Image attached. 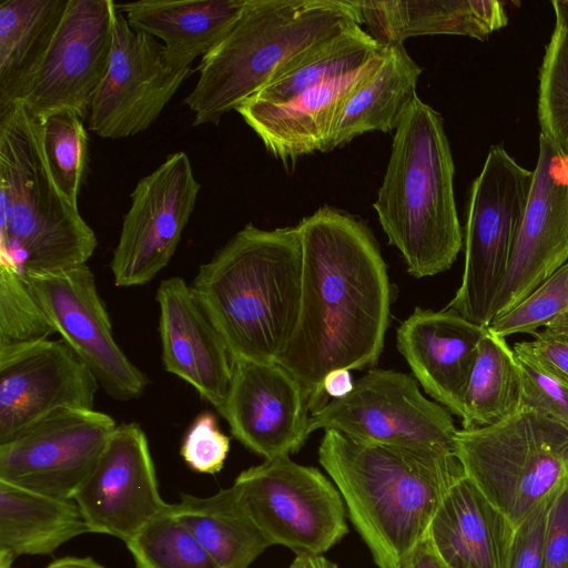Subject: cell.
<instances>
[{
    "instance_id": "1",
    "label": "cell",
    "mask_w": 568,
    "mask_h": 568,
    "mask_svg": "<svg viewBox=\"0 0 568 568\" xmlns=\"http://www.w3.org/2000/svg\"><path fill=\"white\" fill-rule=\"evenodd\" d=\"M296 226L303 253L301 312L278 363L302 385L312 415L328 403L323 381L329 372L378 361L390 284L377 242L361 220L324 205Z\"/></svg>"
},
{
    "instance_id": "2",
    "label": "cell",
    "mask_w": 568,
    "mask_h": 568,
    "mask_svg": "<svg viewBox=\"0 0 568 568\" xmlns=\"http://www.w3.org/2000/svg\"><path fill=\"white\" fill-rule=\"evenodd\" d=\"M318 462L378 568H405L466 473L453 452L367 443L327 429Z\"/></svg>"
},
{
    "instance_id": "3",
    "label": "cell",
    "mask_w": 568,
    "mask_h": 568,
    "mask_svg": "<svg viewBox=\"0 0 568 568\" xmlns=\"http://www.w3.org/2000/svg\"><path fill=\"white\" fill-rule=\"evenodd\" d=\"M302 273L296 225L247 223L200 265L190 287L233 361L278 363L300 320Z\"/></svg>"
},
{
    "instance_id": "4",
    "label": "cell",
    "mask_w": 568,
    "mask_h": 568,
    "mask_svg": "<svg viewBox=\"0 0 568 568\" xmlns=\"http://www.w3.org/2000/svg\"><path fill=\"white\" fill-rule=\"evenodd\" d=\"M454 174L443 118L416 95L395 130L373 204L388 243L416 278L447 271L462 250Z\"/></svg>"
},
{
    "instance_id": "5",
    "label": "cell",
    "mask_w": 568,
    "mask_h": 568,
    "mask_svg": "<svg viewBox=\"0 0 568 568\" xmlns=\"http://www.w3.org/2000/svg\"><path fill=\"white\" fill-rule=\"evenodd\" d=\"M359 24L354 0H246L230 31L201 58L184 99L193 125L217 124L313 45Z\"/></svg>"
},
{
    "instance_id": "6",
    "label": "cell",
    "mask_w": 568,
    "mask_h": 568,
    "mask_svg": "<svg viewBox=\"0 0 568 568\" xmlns=\"http://www.w3.org/2000/svg\"><path fill=\"white\" fill-rule=\"evenodd\" d=\"M93 230L58 189L39 119L21 101L0 109V263L22 273L87 264Z\"/></svg>"
},
{
    "instance_id": "7",
    "label": "cell",
    "mask_w": 568,
    "mask_h": 568,
    "mask_svg": "<svg viewBox=\"0 0 568 568\" xmlns=\"http://www.w3.org/2000/svg\"><path fill=\"white\" fill-rule=\"evenodd\" d=\"M385 48L353 24L306 50L235 111L284 163L325 152L342 105L381 63Z\"/></svg>"
},
{
    "instance_id": "8",
    "label": "cell",
    "mask_w": 568,
    "mask_h": 568,
    "mask_svg": "<svg viewBox=\"0 0 568 568\" xmlns=\"http://www.w3.org/2000/svg\"><path fill=\"white\" fill-rule=\"evenodd\" d=\"M455 454L515 527L568 485V426L525 404L493 425L458 429Z\"/></svg>"
},
{
    "instance_id": "9",
    "label": "cell",
    "mask_w": 568,
    "mask_h": 568,
    "mask_svg": "<svg viewBox=\"0 0 568 568\" xmlns=\"http://www.w3.org/2000/svg\"><path fill=\"white\" fill-rule=\"evenodd\" d=\"M534 182L503 144L491 145L473 181L464 231L465 264L460 286L446 308L489 326L507 274L515 239Z\"/></svg>"
},
{
    "instance_id": "10",
    "label": "cell",
    "mask_w": 568,
    "mask_h": 568,
    "mask_svg": "<svg viewBox=\"0 0 568 568\" xmlns=\"http://www.w3.org/2000/svg\"><path fill=\"white\" fill-rule=\"evenodd\" d=\"M232 486L271 546L323 555L348 532L347 510L335 484L288 455L243 470Z\"/></svg>"
},
{
    "instance_id": "11",
    "label": "cell",
    "mask_w": 568,
    "mask_h": 568,
    "mask_svg": "<svg viewBox=\"0 0 568 568\" xmlns=\"http://www.w3.org/2000/svg\"><path fill=\"white\" fill-rule=\"evenodd\" d=\"M332 429L383 445L455 453L457 428L450 412L426 398L416 378L392 369H371L339 399L308 419V434Z\"/></svg>"
},
{
    "instance_id": "12",
    "label": "cell",
    "mask_w": 568,
    "mask_h": 568,
    "mask_svg": "<svg viewBox=\"0 0 568 568\" xmlns=\"http://www.w3.org/2000/svg\"><path fill=\"white\" fill-rule=\"evenodd\" d=\"M23 275L54 333L84 363L103 390L122 402L140 397L150 379L116 343L89 265Z\"/></svg>"
},
{
    "instance_id": "13",
    "label": "cell",
    "mask_w": 568,
    "mask_h": 568,
    "mask_svg": "<svg viewBox=\"0 0 568 568\" xmlns=\"http://www.w3.org/2000/svg\"><path fill=\"white\" fill-rule=\"evenodd\" d=\"M200 190L183 151L170 154L139 180L110 263L116 286L144 285L170 263Z\"/></svg>"
},
{
    "instance_id": "14",
    "label": "cell",
    "mask_w": 568,
    "mask_h": 568,
    "mask_svg": "<svg viewBox=\"0 0 568 568\" xmlns=\"http://www.w3.org/2000/svg\"><path fill=\"white\" fill-rule=\"evenodd\" d=\"M114 12L112 0H68L43 58L17 101L39 119L69 109L85 120L110 65Z\"/></svg>"
},
{
    "instance_id": "15",
    "label": "cell",
    "mask_w": 568,
    "mask_h": 568,
    "mask_svg": "<svg viewBox=\"0 0 568 568\" xmlns=\"http://www.w3.org/2000/svg\"><path fill=\"white\" fill-rule=\"evenodd\" d=\"M116 426L110 415L94 408L58 409L0 445V480L71 499Z\"/></svg>"
},
{
    "instance_id": "16",
    "label": "cell",
    "mask_w": 568,
    "mask_h": 568,
    "mask_svg": "<svg viewBox=\"0 0 568 568\" xmlns=\"http://www.w3.org/2000/svg\"><path fill=\"white\" fill-rule=\"evenodd\" d=\"M192 73L173 69L163 44L115 9L110 65L89 106V130L104 139L145 131Z\"/></svg>"
},
{
    "instance_id": "17",
    "label": "cell",
    "mask_w": 568,
    "mask_h": 568,
    "mask_svg": "<svg viewBox=\"0 0 568 568\" xmlns=\"http://www.w3.org/2000/svg\"><path fill=\"white\" fill-rule=\"evenodd\" d=\"M99 387L62 339L0 351V445L58 409H93Z\"/></svg>"
},
{
    "instance_id": "18",
    "label": "cell",
    "mask_w": 568,
    "mask_h": 568,
    "mask_svg": "<svg viewBox=\"0 0 568 568\" xmlns=\"http://www.w3.org/2000/svg\"><path fill=\"white\" fill-rule=\"evenodd\" d=\"M73 499L89 532L124 542L168 507L159 491L146 435L139 424L116 426Z\"/></svg>"
},
{
    "instance_id": "19",
    "label": "cell",
    "mask_w": 568,
    "mask_h": 568,
    "mask_svg": "<svg viewBox=\"0 0 568 568\" xmlns=\"http://www.w3.org/2000/svg\"><path fill=\"white\" fill-rule=\"evenodd\" d=\"M567 262L568 159L539 135L532 187L495 303L494 318L514 307Z\"/></svg>"
},
{
    "instance_id": "20",
    "label": "cell",
    "mask_w": 568,
    "mask_h": 568,
    "mask_svg": "<svg viewBox=\"0 0 568 568\" xmlns=\"http://www.w3.org/2000/svg\"><path fill=\"white\" fill-rule=\"evenodd\" d=\"M310 416L302 385L280 363L233 361L223 417L245 448L265 460L297 453Z\"/></svg>"
},
{
    "instance_id": "21",
    "label": "cell",
    "mask_w": 568,
    "mask_h": 568,
    "mask_svg": "<svg viewBox=\"0 0 568 568\" xmlns=\"http://www.w3.org/2000/svg\"><path fill=\"white\" fill-rule=\"evenodd\" d=\"M164 369L191 385L222 416L233 358L192 290L179 276L163 280L155 294Z\"/></svg>"
},
{
    "instance_id": "22",
    "label": "cell",
    "mask_w": 568,
    "mask_h": 568,
    "mask_svg": "<svg viewBox=\"0 0 568 568\" xmlns=\"http://www.w3.org/2000/svg\"><path fill=\"white\" fill-rule=\"evenodd\" d=\"M487 328L446 307H416L397 328V349L416 381L460 420L469 376Z\"/></svg>"
},
{
    "instance_id": "23",
    "label": "cell",
    "mask_w": 568,
    "mask_h": 568,
    "mask_svg": "<svg viewBox=\"0 0 568 568\" xmlns=\"http://www.w3.org/2000/svg\"><path fill=\"white\" fill-rule=\"evenodd\" d=\"M515 530L466 476L445 496L427 537L447 568H507Z\"/></svg>"
},
{
    "instance_id": "24",
    "label": "cell",
    "mask_w": 568,
    "mask_h": 568,
    "mask_svg": "<svg viewBox=\"0 0 568 568\" xmlns=\"http://www.w3.org/2000/svg\"><path fill=\"white\" fill-rule=\"evenodd\" d=\"M361 26L384 45L418 36H464L486 40L508 24L497 0H356Z\"/></svg>"
},
{
    "instance_id": "25",
    "label": "cell",
    "mask_w": 568,
    "mask_h": 568,
    "mask_svg": "<svg viewBox=\"0 0 568 568\" xmlns=\"http://www.w3.org/2000/svg\"><path fill=\"white\" fill-rule=\"evenodd\" d=\"M246 0H140L115 3L130 26L163 41L175 70L191 68L232 28Z\"/></svg>"
},
{
    "instance_id": "26",
    "label": "cell",
    "mask_w": 568,
    "mask_h": 568,
    "mask_svg": "<svg viewBox=\"0 0 568 568\" xmlns=\"http://www.w3.org/2000/svg\"><path fill=\"white\" fill-rule=\"evenodd\" d=\"M422 72L404 43L386 45L381 63L342 105L332 128L327 151L367 132L396 130L417 95Z\"/></svg>"
},
{
    "instance_id": "27",
    "label": "cell",
    "mask_w": 568,
    "mask_h": 568,
    "mask_svg": "<svg viewBox=\"0 0 568 568\" xmlns=\"http://www.w3.org/2000/svg\"><path fill=\"white\" fill-rule=\"evenodd\" d=\"M89 532L77 501L0 480V554L50 555Z\"/></svg>"
},
{
    "instance_id": "28",
    "label": "cell",
    "mask_w": 568,
    "mask_h": 568,
    "mask_svg": "<svg viewBox=\"0 0 568 568\" xmlns=\"http://www.w3.org/2000/svg\"><path fill=\"white\" fill-rule=\"evenodd\" d=\"M172 510L220 568H248L271 546L233 486L205 497L181 494Z\"/></svg>"
},
{
    "instance_id": "29",
    "label": "cell",
    "mask_w": 568,
    "mask_h": 568,
    "mask_svg": "<svg viewBox=\"0 0 568 568\" xmlns=\"http://www.w3.org/2000/svg\"><path fill=\"white\" fill-rule=\"evenodd\" d=\"M68 0L0 3V109L16 102L43 58Z\"/></svg>"
},
{
    "instance_id": "30",
    "label": "cell",
    "mask_w": 568,
    "mask_h": 568,
    "mask_svg": "<svg viewBox=\"0 0 568 568\" xmlns=\"http://www.w3.org/2000/svg\"><path fill=\"white\" fill-rule=\"evenodd\" d=\"M523 406L519 358L489 326L480 341L464 396L463 429L498 423Z\"/></svg>"
},
{
    "instance_id": "31",
    "label": "cell",
    "mask_w": 568,
    "mask_h": 568,
    "mask_svg": "<svg viewBox=\"0 0 568 568\" xmlns=\"http://www.w3.org/2000/svg\"><path fill=\"white\" fill-rule=\"evenodd\" d=\"M551 6L555 24L539 68L537 115L539 135L568 159V9L564 0Z\"/></svg>"
},
{
    "instance_id": "32",
    "label": "cell",
    "mask_w": 568,
    "mask_h": 568,
    "mask_svg": "<svg viewBox=\"0 0 568 568\" xmlns=\"http://www.w3.org/2000/svg\"><path fill=\"white\" fill-rule=\"evenodd\" d=\"M135 568H220L172 504L125 541Z\"/></svg>"
},
{
    "instance_id": "33",
    "label": "cell",
    "mask_w": 568,
    "mask_h": 568,
    "mask_svg": "<svg viewBox=\"0 0 568 568\" xmlns=\"http://www.w3.org/2000/svg\"><path fill=\"white\" fill-rule=\"evenodd\" d=\"M82 121L77 112L69 109L57 110L39 119L49 170L60 192L74 207H78L88 156V133Z\"/></svg>"
},
{
    "instance_id": "34",
    "label": "cell",
    "mask_w": 568,
    "mask_h": 568,
    "mask_svg": "<svg viewBox=\"0 0 568 568\" xmlns=\"http://www.w3.org/2000/svg\"><path fill=\"white\" fill-rule=\"evenodd\" d=\"M53 333L23 273L0 263V351L43 341Z\"/></svg>"
},
{
    "instance_id": "35",
    "label": "cell",
    "mask_w": 568,
    "mask_h": 568,
    "mask_svg": "<svg viewBox=\"0 0 568 568\" xmlns=\"http://www.w3.org/2000/svg\"><path fill=\"white\" fill-rule=\"evenodd\" d=\"M567 317L568 262L514 307L495 317L489 327L507 338L515 334H534Z\"/></svg>"
},
{
    "instance_id": "36",
    "label": "cell",
    "mask_w": 568,
    "mask_h": 568,
    "mask_svg": "<svg viewBox=\"0 0 568 568\" xmlns=\"http://www.w3.org/2000/svg\"><path fill=\"white\" fill-rule=\"evenodd\" d=\"M229 452L230 437L219 428L215 415L210 412H202L194 418L180 449L192 470L209 475L221 471Z\"/></svg>"
},
{
    "instance_id": "37",
    "label": "cell",
    "mask_w": 568,
    "mask_h": 568,
    "mask_svg": "<svg viewBox=\"0 0 568 568\" xmlns=\"http://www.w3.org/2000/svg\"><path fill=\"white\" fill-rule=\"evenodd\" d=\"M517 357L523 373V404L568 426V384L529 359Z\"/></svg>"
},
{
    "instance_id": "38",
    "label": "cell",
    "mask_w": 568,
    "mask_h": 568,
    "mask_svg": "<svg viewBox=\"0 0 568 568\" xmlns=\"http://www.w3.org/2000/svg\"><path fill=\"white\" fill-rule=\"evenodd\" d=\"M532 336L515 344V353L568 384V327L544 328Z\"/></svg>"
},
{
    "instance_id": "39",
    "label": "cell",
    "mask_w": 568,
    "mask_h": 568,
    "mask_svg": "<svg viewBox=\"0 0 568 568\" xmlns=\"http://www.w3.org/2000/svg\"><path fill=\"white\" fill-rule=\"evenodd\" d=\"M542 568H568V485L548 503Z\"/></svg>"
},
{
    "instance_id": "40",
    "label": "cell",
    "mask_w": 568,
    "mask_h": 568,
    "mask_svg": "<svg viewBox=\"0 0 568 568\" xmlns=\"http://www.w3.org/2000/svg\"><path fill=\"white\" fill-rule=\"evenodd\" d=\"M547 507L539 506L516 527L507 568H542Z\"/></svg>"
},
{
    "instance_id": "41",
    "label": "cell",
    "mask_w": 568,
    "mask_h": 568,
    "mask_svg": "<svg viewBox=\"0 0 568 568\" xmlns=\"http://www.w3.org/2000/svg\"><path fill=\"white\" fill-rule=\"evenodd\" d=\"M355 383L349 369H334L323 381V389L326 396L339 399L347 396L354 388Z\"/></svg>"
},
{
    "instance_id": "42",
    "label": "cell",
    "mask_w": 568,
    "mask_h": 568,
    "mask_svg": "<svg viewBox=\"0 0 568 568\" xmlns=\"http://www.w3.org/2000/svg\"><path fill=\"white\" fill-rule=\"evenodd\" d=\"M405 568H447L435 552L428 537L416 548Z\"/></svg>"
},
{
    "instance_id": "43",
    "label": "cell",
    "mask_w": 568,
    "mask_h": 568,
    "mask_svg": "<svg viewBox=\"0 0 568 568\" xmlns=\"http://www.w3.org/2000/svg\"><path fill=\"white\" fill-rule=\"evenodd\" d=\"M44 568H106L91 557L67 556L55 559Z\"/></svg>"
},
{
    "instance_id": "44",
    "label": "cell",
    "mask_w": 568,
    "mask_h": 568,
    "mask_svg": "<svg viewBox=\"0 0 568 568\" xmlns=\"http://www.w3.org/2000/svg\"><path fill=\"white\" fill-rule=\"evenodd\" d=\"M288 568H338L323 555H296Z\"/></svg>"
},
{
    "instance_id": "45",
    "label": "cell",
    "mask_w": 568,
    "mask_h": 568,
    "mask_svg": "<svg viewBox=\"0 0 568 568\" xmlns=\"http://www.w3.org/2000/svg\"><path fill=\"white\" fill-rule=\"evenodd\" d=\"M13 559L0 554V568H12Z\"/></svg>"
},
{
    "instance_id": "46",
    "label": "cell",
    "mask_w": 568,
    "mask_h": 568,
    "mask_svg": "<svg viewBox=\"0 0 568 568\" xmlns=\"http://www.w3.org/2000/svg\"><path fill=\"white\" fill-rule=\"evenodd\" d=\"M564 3H565V6H566V7H567V9H568V1L564 0Z\"/></svg>"
}]
</instances>
